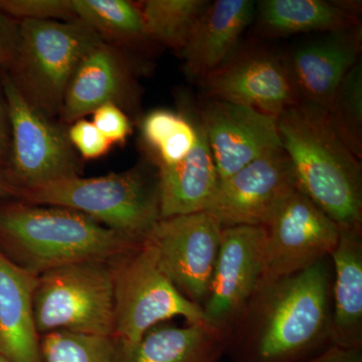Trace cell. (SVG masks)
<instances>
[{
	"instance_id": "cell-1",
	"label": "cell",
	"mask_w": 362,
	"mask_h": 362,
	"mask_svg": "<svg viewBox=\"0 0 362 362\" xmlns=\"http://www.w3.org/2000/svg\"><path fill=\"white\" fill-rule=\"evenodd\" d=\"M326 259L259 284L228 334L233 362H305L331 346V280Z\"/></svg>"
},
{
	"instance_id": "cell-2",
	"label": "cell",
	"mask_w": 362,
	"mask_h": 362,
	"mask_svg": "<svg viewBox=\"0 0 362 362\" xmlns=\"http://www.w3.org/2000/svg\"><path fill=\"white\" fill-rule=\"evenodd\" d=\"M297 187L340 228L361 226L362 171L322 107L305 102L277 119Z\"/></svg>"
},
{
	"instance_id": "cell-3",
	"label": "cell",
	"mask_w": 362,
	"mask_h": 362,
	"mask_svg": "<svg viewBox=\"0 0 362 362\" xmlns=\"http://www.w3.org/2000/svg\"><path fill=\"white\" fill-rule=\"evenodd\" d=\"M0 233L21 250L33 268L42 272L80 262L104 261L138 245L84 214L42 204L1 209Z\"/></svg>"
},
{
	"instance_id": "cell-4",
	"label": "cell",
	"mask_w": 362,
	"mask_h": 362,
	"mask_svg": "<svg viewBox=\"0 0 362 362\" xmlns=\"http://www.w3.org/2000/svg\"><path fill=\"white\" fill-rule=\"evenodd\" d=\"M21 197L33 204L74 209L137 244L160 220L158 176L154 178L143 166L99 177L65 178L21 190Z\"/></svg>"
},
{
	"instance_id": "cell-5",
	"label": "cell",
	"mask_w": 362,
	"mask_h": 362,
	"mask_svg": "<svg viewBox=\"0 0 362 362\" xmlns=\"http://www.w3.org/2000/svg\"><path fill=\"white\" fill-rule=\"evenodd\" d=\"M101 40L78 20L20 21L18 47L7 74L33 106L54 119L78 64Z\"/></svg>"
},
{
	"instance_id": "cell-6",
	"label": "cell",
	"mask_w": 362,
	"mask_h": 362,
	"mask_svg": "<svg viewBox=\"0 0 362 362\" xmlns=\"http://www.w3.org/2000/svg\"><path fill=\"white\" fill-rule=\"evenodd\" d=\"M37 332L113 337L114 273L102 261L80 262L42 272L33 294Z\"/></svg>"
},
{
	"instance_id": "cell-7",
	"label": "cell",
	"mask_w": 362,
	"mask_h": 362,
	"mask_svg": "<svg viewBox=\"0 0 362 362\" xmlns=\"http://www.w3.org/2000/svg\"><path fill=\"white\" fill-rule=\"evenodd\" d=\"M204 322L199 305L181 294L146 240L131 250L114 273V335L119 349L133 346L157 324L175 317Z\"/></svg>"
},
{
	"instance_id": "cell-8",
	"label": "cell",
	"mask_w": 362,
	"mask_h": 362,
	"mask_svg": "<svg viewBox=\"0 0 362 362\" xmlns=\"http://www.w3.org/2000/svg\"><path fill=\"white\" fill-rule=\"evenodd\" d=\"M1 88L11 123L9 180L21 192L80 176L78 154L66 131L33 106L6 71Z\"/></svg>"
},
{
	"instance_id": "cell-9",
	"label": "cell",
	"mask_w": 362,
	"mask_h": 362,
	"mask_svg": "<svg viewBox=\"0 0 362 362\" xmlns=\"http://www.w3.org/2000/svg\"><path fill=\"white\" fill-rule=\"evenodd\" d=\"M223 226L209 211L160 218L146 242L183 296L202 308L220 251Z\"/></svg>"
},
{
	"instance_id": "cell-10",
	"label": "cell",
	"mask_w": 362,
	"mask_h": 362,
	"mask_svg": "<svg viewBox=\"0 0 362 362\" xmlns=\"http://www.w3.org/2000/svg\"><path fill=\"white\" fill-rule=\"evenodd\" d=\"M268 230L262 226L223 228L206 303L204 322L230 334L258 289L265 269Z\"/></svg>"
},
{
	"instance_id": "cell-11",
	"label": "cell",
	"mask_w": 362,
	"mask_h": 362,
	"mask_svg": "<svg viewBox=\"0 0 362 362\" xmlns=\"http://www.w3.org/2000/svg\"><path fill=\"white\" fill-rule=\"evenodd\" d=\"M265 269L259 284L306 270L329 256L340 226L298 188L267 226Z\"/></svg>"
},
{
	"instance_id": "cell-12",
	"label": "cell",
	"mask_w": 362,
	"mask_h": 362,
	"mask_svg": "<svg viewBox=\"0 0 362 362\" xmlns=\"http://www.w3.org/2000/svg\"><path fill=\"white\" fill-rule=\"evenodd\" d=\"M199 84L209 99L244 105L275 119L301 102L287 58L269 49L235 51Z\"/></svg>"
},
{
	"instance_id": "cell-13",
	"label": "cell",
	"mask_w": 362,
	"mask_h": 362,
	"mask_svg": "<svg viewBox=\"0 0 362 362\" xmlns=\"http://www.w3.org/2000/svg\"><path fill=\"white\" fill-rule=\"evenodd\" d=\"M297 189L296 178L284 150H274L221 180L206 211L213 214L223 228H267Z\"/></svg>"
},
{
	"instance_id": "cell-14",
	"label": "cell",
	"mask_w": 362,
	"mask_h": 362,
	"mask_svg": "<svg viewBox=\"0 0 362 362\" xmlns=\"http://www.w3.org/2000/svg\"><path fill=\"white\" fill-rule=\"evenodd\" d=\"M199 121L220 181L259 157L282 148L277 119L244 105L211 99Z\"/></svg>"
},
{
	"instance_id": "cell-15",
	"label": "cell",
	"mask_w": 362,
	"mask_h": 362,
	"mask_svg": "<svg viewBox=\"0 0 362 362\" xmlns=\"http://www.w3.org/2000/svg\"><path fill=\"white\" fill-rule=\"evenodd\" d=\"M361 25L319 33L296 45L287 58L300 101L327 108L337 88L361 61Z\"/></svg>"
},
{
	"instance_id": "cell-16",
	"label": "cell",
	"mask_w": 362,
	"mask_h": 362,
	"mask_svg": "<svg viewBox=\"0 0 362 362\" xmlns=\"http://www.w3.org/2000/svg\"><path fill=\"white\" fill-rule=\"evenodd\" d=\"M137 97V84L123 52L115 45L101 40L76 69L59 117L71 125L102 105L132 107Z\"/></svg>"
},
{
	"instance_id": "cell-17",
	"label": "cell",
	"mask_w": 362,
	"mask_h": 362,
	"mask_svg": "<svg viewBox=\"0 0 362 362\" xmlns=\"http://www.w3.org/2000/svg\"><path fill=\"white\" fill-rule=\"evenodd\" d=\"M256 7L252 0L211 1L180 52L190 78L202 82L230 59L254 20Z\"/></svg>"
},
{
	"instance_id": "cell-18",
	"label": "cell",
	"mask_w": 362,
	"mask_h": 362,
	"mask_svg": "<svg viewBox=\"0 0 362 362\" xmlns=\"http://www.w3.org/2000/svg\"><path fill=\"white\" fill-rule=\"evenodd\" d=\"M37 278L0 252V356L11 362H42L33 314Z\"/></svg>"
},
{
	"instance_id": "cell-19",
	"label": "cell",
	"mask_w": 362,
	"mask_h": 362,
	"mask_svg": "<svg viewBox=\"0 0 362 362\" xmlns=\"http://www.w3.org/2000/svg\"><path fill=\"white\" fill-rule=\"evenodd\" d=\"M330 257L335 272L331 343L342 349H362L361 226L340 228Z\"/></svg>"
},
{
	"instance_id": "cell-20",
	"label": "cell",
	"mask_w": 362,
	"mask_h": 362,
	"mask_svg": "<svg viewBox=\"0 0 362 362\" xmlns=\"http://www.w3.org/2000/svg\"><path fill=\"white\" fill-rule=\"evenodd\" d=\"M197 124L199 138L192 152L175 165L158 168L160 218L206 211L220 185L199 119Z\"/></svg>"
},
{
	"instance_id": "cell-21",
	"label": "cell",
	"mask_w": 362,
	"mask_h": 362,
	"mask_svg": "<svg viewBox=\"0 0 362 362\" xmlns=\"http://www.w3.org/2000/svg\"><path fill=\"white\" fill-rule=\"evenodd\" d=\"M358 7L325 0H264L256 7L257 28L268 37L325 33L361 25Z\"/></svg>"
},
{
	"instance_id": "cell-22",
	"label": "cell",
	"mask_w": 362,
	"mask_h": 362,
	"mask_svg": "<svg viewBox=\"0 0 362 362\" xmlns=\"http://www.w3.org/2000/svg\"><path fill=\"white\" fill-rule=\"evenodd\" d=\"M228 335L206 322L187 327L152 328L129 349H119L118 362H221Z\"/></svg>"
},
{
	"instance_id": "cell-23",
	"label": "cell",
	"mask_w": 362,
	"mask_h": 362,
	"mask_svg": "<svg viewBox=\"0 0 362 362\" xmlns=\"http://www.w3.org/2000/svg\"><path fill=\"white\" fill-rule=\"evenodd\" d=\"M74 18L105 42L139 45L151 42L139 6L126 0H71Z\"/></svg>"
},
{
	"instance_id": "cell-24",
	"label": "cell",
	"mask_w": 362,
	"mask_h": 362,
	"mask_svg": "<svg viewBox=\"0 0 362 362\" xmlns=\"http://www.w3.org/2000/svg\"><path fill=\"white\" fill-rule=\"evenodd\" d=\"M209 4L207 0H147L139 8L150 40L180 52Z\"/></svg>"
},
{
	"instance_id": "cell-25",
	"label": "cell",
	"mask_w": 362,
	"mask_h": 362,
	"mask_svg": "<svg viewBox=\"0 0 362 362\" xmlns=\"http://www.w3.org/2000/svg\"><path fill=\"white\" fill-rule=\"evenodd\" d=\"M141 131L158 168L180 163L192 152L199 138L197 121L168 109L149 112L143 119Z\"/></svg>"
},
{
	"instance_id": "cell-26",
	"label": "cell",
	"mask_w": 362,
	"mask_h": 362,
	"mask_svg": "<svg viewBox=\"0 0 362 362\" xmlns=\"http://www.w3.org/2000/svg\"><path fill=\"white\" fill-rule=\"evenodd\" d=\"M335 132L358 159L362 157L361 59L343 78L327 108Z\"/></svg>"
},
{
	"instance_id": "cell-27",
	"label": "cell",
	"mask_w": 362,
	"mask_h": 362,
	"mask_svg": "<svg viewBox=\"0 0 362 362\" xmlns=\"http://www.w3.org/2000/svg\"><path fill=\"white\" fill-rule=\"evenodd\" d=\"M42 362H118L119 346L111 337L54 331L40 343Z\"/></svg>"
},
{
	"instance_id": "cell-28",
	"label": "cell",
	"mask_w": 362,
	"mask_h": 362,
	"mask_svg": "<svg viewBox=\"0 0 362 362\" xmlns=\"http://www.w3.org/2000/svg\"><path fill=\"white\" fill-rule=\"evenodd\" d=\"M0 11L21 21L75 20L71 0H0Z\"/></svg>"
},
{
	"instance_id": "cell-29",
	"label": "cell",
	"mask_w": 362,
	"mask_h": 362,
	"mask_svg": "<svg viewBox=\"0 0 362 362\" xmlns=\"http://www.w3.org/2000/svg\"><path fill=\"white\" fill-rule=\"evenodd\" d=\"M66 133L73 148L87 160L101 158L113 146L92 121L86 119H80L71 123Z\"/></svg>"
},
{
	"instance_id": "cell-30",
	"label": "cell",
	"mask_w": 362,
	"mask_h": 362,
	"mask_svg": "<svg viewBox=\"0 0 362 362\" xmlns=\"http://www.w3.org/2000/svg\"><path fill=\"white\" fill-rule=\"evenodd\" d=\"M93 124L112 145H123L132 134L128 116L116 104L107 103L93 112Z\"/></svg>"
},
{
	"instance_id": "cell-31",
	"label": "cell",
	"mask_w": 362,
	"mask_h": 362,
	"mask_svg": "<svg viewBox=\"0 0 362 362\" xmlns=\"http://www.w3.org/2000/svg\"><path fill=\"white\" fill-rule=\"evenodd\" d=\"M18 42V23L0 11V66H9Z\"/></svg>"
},
{
	"instance_id": "cell-32",
	"label": "cell",
	"mask_w": 362,
	"mask_h": 362,
	"mask_svg": "<svg viewBox=\"0 0 362 362\" xmlns=\"http://www.w3.org/2000/svg\"><path fill=\"white\" fill-rule=\"evenodd\" d=\"M11 152V123L4 92H0V168L8 164Z\"/></svg>"
},
{
	"instance_id": "cell-33",
	"label": "cell",
	"mask_w": 362,
	"mask_h": 362,
	"mask_svg": "<svg viewBox=\"0 0 362 362\" xmlns=\"http://www.w3.org/2000/svg\"><path fill=\"white\" fill-rule=\"evenodd\" d=\"M305 362H362V349L331 346L319 356Z\"/></svg>"
},
{
	"instance_id": "cell-34",
	"label": "cell",
	"mask_w": 362,
	"mask_h": 362,
	"mask_svg": "<svg viewBox=\"0 0 362 362\" xmlns=\"http://www.w3.org/2000/svg\"><path fill=\"white\" fill-rule=\"evenodd\" d=\"M21 188L16 187L13 181L9 180L8 176L0 171V199L13 197V195L21 197Z\"/></svg>"
},
{
	"instance_id": "cell-35",
	"label": "cell",
	"mask_w": 362,
	"mask_h": 362,
	"mask_svg": "<svg viewBox=\"0 0 362 362\" xmlns=\"http://www.w3.org/2000/svg\"><path fill=\"white\" fill-rule=\"evenodd\" d=\"M0 362H11V361H6V358H4V357L0 356Z\"/></svg>"
}]
</instances>
